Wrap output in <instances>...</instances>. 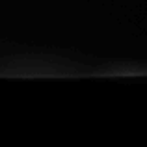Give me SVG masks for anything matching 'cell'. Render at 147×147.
<instances>
[]
</instances>
